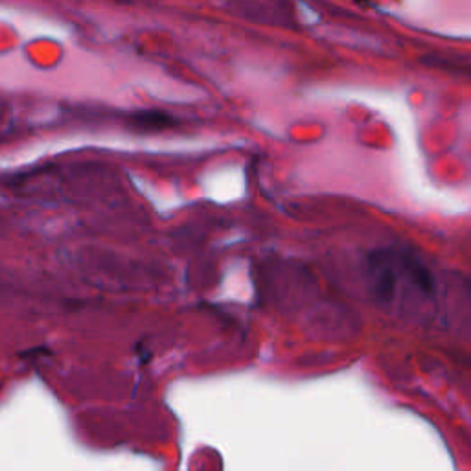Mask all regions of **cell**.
Returning a JSON list of instances; mask_svg holds the SVG:
<instances>
[{"label":"cell","mask_w":471,"mask_h":471,"mask_svg":"<svg viewBox=\"0 0 471 471\" xmlns=\"http://www.w3.org/2000/svg\"><path fill=\"white\" fill-rule=\"evenodd\" d=\"M366 289L383 308H412L431 302L437 294V278L418 252L403 245H387L363 258Z\"/></svg>","instance_id":"6da1fadb"}]
</instances>
